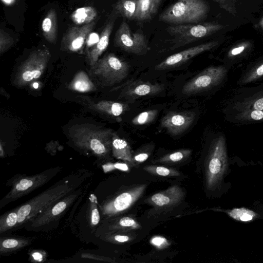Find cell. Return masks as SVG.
I'll use <instances>...</instances> for the list:
<instances>
[{
    "label": "cell",
    "instance_id": "d4e9b609",
    "mask_svg": "<svg viewBox=\"0 0 263 263\" xmlns=\"http://www.w3.org/2000/svg\"><path fill=\"white\" fill-rule=\"evenodd\" d=\"M68 88L79 92H88L96 90V86L84 71L78 72L70 82Z\"/></svg>",
    "mask_w": 263,
    "mask_h": 263
},
{
    "label": "cell",
    "instance_id": "5bb4252c",
    "mask_svg": "<svg viewBox=\"0 0 263 263\" xmlns=\"http://www.w3.org/2000/svg\"><path fill=\"white\" fill-rule=\"evenodd\" d=\"M96 26L95 21L81 26H72L64 35L61 44L63 51L79 52L84 47L89 34Z\"/></svg>",
    "mask_w": 263,
    "mask_h": 263
},
{
    "label": "cell",
    "instance_id": "f546056e",
    "mask_svg": "<svg viewBox=\"0 0 263 263\" xmlns=\"http://www.w3.org/2000/svg\"><path fill=\"white\" fill-rule=\"evenodd\" d=\"M191 154L190 149H180L161 157L157 161L167 164L178 163L187 158Z\"/></svg>",
    "mask_w": 263,
    "mask_h": 263
},
{
    "label": "cell",
    "instance_id": "4fadbf2b",
    "mask_svg": "<svg viewBox=\"0 0 263 263\" xmlns=\"http://www.w3.org/2000/svg\"><path fill=\"white\" fill-rule=\"evenodd\" d=\"M77 189L43 211L28 223L30 228H40L53 222L61 217L81 194Z\"/></svg>",
    "mask_w": 263,
    "mask_h": 263
},
{
    "label": "cell",
    "instance_id": "3957f363",
    "mask_svg": "<svg viewBox=\"0 0 263 263\" xmlns=\"http://www.w3.org/2000/svg\"><path fill=\"white\" fill-rule=\"evenodd\" d=\"M114 133L111 129L85 123L73 127L70 129V135L78 147L103 158L111 150Z\"/></svg>",
    "mask_w": 263,
    "mask_h": 263
},
{
    "label": "cell",
    "instance_id": "30bf717a",
    "mask_svg": "<svg viewBox=\"0 0 263 263\" xmlns=\"http://www.w3.org/2000/svg\"><path fill=\"white\" fill-rule=\"evenodd\" d=\"M90 72L106 84L111 85L125 79L129 72V65L126 62L109 53L99 59L90 67Z\"/></svg>",
    "mask_w": 263,
    "mask_h": 263
},
{
    "label": "cell",
    "instance_id": "52a82bcc",
    "mask_svg": "<svg viewBox=\"0 0 263 263\" xmlns=\"http://www.w3.org/2000/svg\"><path fill=\"white\" fill-rule=\"evenodd\" d=\"M227 163L226 138L219 133L211 141L205 164L206 184L208 189L215 186L221 179Z\"/></svg>",
    "mask_w": 263,
    "mask_h": 263
},
{
    "label": "cell",
    "instance_id": "7dc6e473",
    "mask_svg": "<svg viewBox=\"0 0 263 263\" xmlns=\"http://www.w3.org/2000/svg\"><path fill=\"white\" fill-rule=\"evenodd\" d=\"M260 24L261 26L262 27V28H263V17L261 20V21L260 22Z\"/></svg>",
    "mask_w": 263,
    "mask_h": 263
},
{
    "label": "cell",
    "instance_id": "5b68a950",
    "mask_svg": "<svg viewBox=\"0 0 263 263\" xmlns=\"http://www.w3.org/2000/svg\"><path fill=\"white\" fill-rule=\"evenodd\" d=\"M62 167L57 166L32 176L17 175L11 180L10 191L0 200V208L29 194L54 177Z\"/></svg>",
    "mask_w": 263,
    "mask_h": 263
},
{
    "label": "cell",
    "instance_id": "d590c367",
    "mask_svg": "<svg viewBox=\"0 0 263 263\" xmlns=\"http://www.w3.org/2000/svg\"><path fill=\"white\" fill-rule=\"evenodd\" d=\"M13 44L12 37L3 29L0 30V54L8 50Z\"/></svg>",
    "mask_w": 263,
    "mask_h": 263
},
{
    "label": "cell",
    "instance_id": "9a60e30c",
    "mask_svg": "<svg viewBox=\"0 0 263 263\" xmlns=\"http://www.w3.org/2000/svg\"><path fill=\"white\" fill-rule=\"evenodd\" d=\"M218 44L217 41H212L194 46L172 54L156 65L157 70H165L179 66L197 55L211 50Z\"/></svg>",
    "mask_w": 263,
    "mask_h": 263
},
{
    "label": "cell",
    "instance_id": "ee69618b",
    "mask_svg": "<svg viewBox=\"0 0 263 263\" xmlns=\"http://www.w3.org/2000/svg\"><path fill=\"white\" fill-rule=\"evenodd\" d=\"M31 256L33 260L37 262L42 261L44 257L43 254L39 251L33 252Z\"/></svg>",
    "mask_w": 263,
    "mask_h": 263
},
{
    "label": "cell",
    "instance_id": "ac0fdd59",
    "mask_svg": "<svg viewBox=\"0 0 263 263\" xmlns=\"http://www.w3.org/2000/svg\"><path fill=\"white\" fill-rule=\"evenodd\" d=\"M118 15L114 9L104 24L98 42L87 50V59L90 67L96 64L100 56L108 47L110 36Z\"/></svg>",
    "mask_w": 263,
    "mask_h": 263
},
{
    "label": "cell",
    "instance_id": "b9f144b4",
    "mask_svg": "<svg viewBox=\"0 0 263 263\" xmlns=\"http://www.w3.org/2000/svg\"><path fill=\"white\" fill-rule=\"evenodd\" d=\"M112 239L117 242L124 243L129 241L131 239V237L127 235L117 234L114 236Z\"/></svg>",
    "mask_w": 263,
    "mask_h": 263
},
{
    "label": "cell",
    "instance_id": "7402d4cb",
    "mask_svg": "<svg viewBox=\"0 0 263 263\" xmlns=\"http://www.w3.org/2000/svg\"><path fill=\"white\" fill-rule=\"evenodd\" d=\"M162 0H138V7L135 20L146 21L156 14Z\"/></svg>",
    "mask_w": 263,
    "mask_h": 263
},
{
    "label": "cell",
    "instance_id": "9c48e42d",
    "mask_svg": "<svg viewBox=\"0 0 263 263\" xmlns=\"http://www.w3.org/2000/svg\"><path fill=\"white\" fill-rule=\"evenodd\" d=\"M50 57L46 47L33 51L19 67L13 84L24 86L39 79L44 72Z\"/></svg>",
    "mask_w": 263,
    "mask_h": 263
},
{
    "label": "cell",
    "instance_id": "ffe728a7",
    "mask_svg": "<svg viewBox=\"0 0 263 263\" xmlns=\"http://www.w3.org/2000/svg\"><path fill=\"white\" fill-rule=\"evenodd\" d=\"M263 79V60L247 66L236 82L239 86H246Z\"/></svg>",
    "mask_w": 263,
    "mask_h": 263
},
{
    "label": "cell",
    "instance_id": "836d02e7",
    "mask_svg": "<svg viewBox=\"0 0 263 263\" xmlns=\"http://www.w3.org/2000/svg\"><path fill=\"white\" fill-rule=\"evenodd\" d=\"M90 201V220L92 226H96L100 221V216L97 206V199L94 194L89 197Z\"/></svg>",
    "mask_w": 263,
    "mask_h": 263
},
{
    "label": "cell",
    "instance_id": "d6986e66",
    "mask_svg": "<svg viewBox=\"0 0 263 263\" xmlns=\"http://www.w3.org/2000/svg\"><path fill=\"white\" fill-rule=\"evenodd\" d=\"M184 196L183 190L179 186L174 185L153 194L147 199V202L156 208L165 209L177 205L183 200Z\"/></svg>",
    "mask_w": 263,
    "mask_h": 263
},
{
    "label": "cell",
    "instance_id": "4dcf8cb0",
    "mask_svg": "<svg viewBox=\"0 0 263 263\" xmlns=\"http://www.w3.org/2000/svg\"><path fill=\"white\" fill-rule=\"evenodd\" d=\"M147 172L162 177H178L180 172L172 168L159 165H147L143 167Z\"/></svg>",
    "mask_w": 263,
    "mask_h": 263
},
{
    "label": "cell",
    "instance_id": "f35d334b",
    "mask_svg": "<svg viewBox=\"0 0 263 263\" xmlns=\"http://www.w3.org/2000/svg\"><path fill=\"white\" fill-rule=\"evenodd\" d=\"M150 243L156 248L160 249L165 248L170 245L169 241L164 237L155 236L151 238Z\"/></svg>",
    "mask_w": 263,
    "mask_h": 263
},
{
    "label": "cell",
    "instance_id": "7bdbcfd3",
    "mask_svg": "<svg viewBox=\"0 0 263 263\" xmlns=\"http://www.w3.org/2000/svg\"><path fill=\"white\" fill-rule=\"evenodd\" d=\"M148 154L146 153H140L133 157L134 162H143L148 158Z\"/></svg>",
    "mask_w": 263,
    "mask_h": 263
},
{
    "label": "cell",
    "instance_id": "ab89813d",
    "mask_svg": "<svg viewBox=\"0 0 263 263\" xmlns=\"http://www.w3.org/2000/svg\"><path fill=\"white\" fill-rule=\"evenodd\" d=\"M81 257L85 258L92 259L101 261H111L110 258L87 253H84L82 254Z\"/></svg>",
    "mask_w": 263,
    "mask_h": 263
},
{
    "label": "cell",
    "instance_id": "7c38bea8",
    "mask_svg": "<svg viewBox=\"0 0 263 263\" xmlns=\"http://www.w3.org/2000/svg\"><path fill=\"white\" fill-rule=\"evenodd\" d=\"M114 43L125 51L136 55L145 54L150 50L142 32L137 30L132 33L125 21H122L116 32Z\"/></svg>",
    "mask_w": 263,
    "mask_h": 263
},
{
    "label": "cell",
    "instance_id": "bcb514c9",
    "mask_svg": "<svg viewBox=\"0 0 263 263\" xmlns=\"http://www.w3.org/2000/svg\"><path fill=\"white\" fill-rule=\"evenodd\" d=\"M3 3L6 5H11L14 3L15 0H2Z\"/></svg>",
    "mask_w": 263,
    "mask_h": 263
},
{
    "label": "cell",
    "instance_id": "e0dca14e",
    "mask_svg": "<svg viewBox=\"0 0 263 263\" xmlns=\"http://www.w3.org/2000/svg\"><path fill=\"white\" fill-rule=\"evenodd\" d=\"M195 114L192 111H171L166 114L161 121V126L173 136L181 134L193 123Z\"/></svg>",
    "mask_w": 263,
    "mask_h": 263
},
{
    "label": "cell",
    "instance_id": "44dd1931",
    "mask_svg": "<svg viewBox=\"0 0 263 263\" xmlns=\"http://www.w3.org/2000/svg\"><path fill=\"white\" fill-rule=\"evenodd\" d=\"M111 151L113 156L117 159L131 164L134 163L130 146L126 140L120 138L115 133L112 135Z\"/></svg>",
    "mask_w": 263,
    "mask_h": 263
},
{
    "label": "cell",
    "instance_id": "74e56055",
    "mask_svg": "<svg viewBox=\"0 0 263 263\" xmlns=\"http://www.w3.org/2000/svg\"><path fill=\"white\" fill-rule=\"evenodd\" d=\"M104 172L107 173L112 170H119L124 172H128L129 167L128 165L125 163H108L102 166Z\"/></svg>",
    "mask_w": 263,
    "mask_h": 263
},
{
    "label": "cell",
    "instance_id": "60d3db41",
    "mask_svg": "<svg viewBox=\"0 0 263 263\" xmlns=\"http://www.w3.org/2000/svg\"><path fill=\"white\" fill-rule=\"evenodd\" d=\"M99 37L100 36H99V35L95 33L91 34L90 33L88 36L86 41L87 47H92L95 44H96L98 42Z\"/></svg>",
    "mask_w": 263,
    "mask_h": 263
},
{
    "label": "cell",
    "instance_id": "4316f807",
    "mask_svg": "<svg viewBox=\"0 0 263 263\" xmlns=\"http://www.w3.org/2000/svg\"><path fill=\"white\" fill-rule=\"evenodd\" d=\"M97 12L92 7L79 8L70 15L72 21L77 25L83 26L95 21L97 17Z\"/></svg>",
    "mask_w": 263,
    "mask_h": 263
},
{
    "label": "cell",
    "instance_id": "ba28073f",
    "mask_svg": "<svg viewBox=\"0 0 263 263\" xmlns=\"http://www.w3.org/2000/svg\"><path fill=\"white\" fill-rule=\"evenodd\" d=\"M232 67L224 64L207 67L185 84L182 87V93L195 94L221 85L226 81Z\"/></svg>",
    "mask_w": 263,
    "mask_h": 263
},
{
    "label": "cell",
    "instance_id": "603a6c76",
    "mask_svg": "<svg viewBox=\"0 0 263 263\" xmlns=\"http://www.w3.org/2000/svg\"><path fill=\"white\" fill-rule=\"evenodd\" d=\"M42 30L44 37L49 42L55 43L58 35L57 14L54 9L47 13L42 23Z\"/></svg>",
    "mask_w": 263,
    "mask_h": 263
},
{
    "label": "cell",
    "instance_id": "cb8c5ba5",
    "mask_svg": "<svg viewBox=\"0 0 263 263\" xmlns=\"http://www.w3.org/2000/svg\"><path fill=\"white\" fill-rule=\"evenodd\" d=\"M95 110L110 116L118 117L128 109L127 104L112 101H101L92 105Z\"/></svg>",
    "mask_w": 263,
    "mask_h": 263
},
{
    "label": "cell",
    "instance_id": "2e32d148",
    "mask_svg": "<svg viewBox=\"0 0 263 263\" xmlns=\"http://www.w3.org/2000/svg\"><path fill=\"white\" fill-rule=\"evenodd\" d=\"M118 88L121 89L120 97L135 100L142 97L156 95L164 89V85L135 80L128 81Z\"/></svg>",
    "mask_w": 263,
    "mask_h": 263
},
{
    "label": "cell",
    "instance_id": "f1b7e54d",
    "mask_svg": "<svg viewBox=\"0 0 263 263\" xmlns=\"http://www.w3.org/2000/svg\"><path fill=\"white\" fill-rule=\"evenodd\" d=\"M18 214L15 208L1 215L0 217V234L17 227Z\"/></svg>",
    "mask_w": 263,
    "mask_h": 263
},
{
    "label": "cell",
    "instance_id": "e575fe53",
    "mask_svg": "<svg viewBox=\"0 0 263 263\" xmlns=\"http://www.w3.org/2000/svg\"><path fill=\"white\" fill-rule=\"evenodd\" d=\"M115 227L120 229L134 230L140 228V225L134 219L126 216L121 218Z\"/></svg>",
    "mask_w": 263,
    "mask_h": 263
},
{
    "label": "cell",
    "instance_id": "277c9868",
    "mask_svg": "<svg viewBox=\"0 0 263 263\" xmlns=\"http://www.w3.org/2000/svg\"><path fill=\"white\" fill-rule=\"evenodd\" d=\"M210 10L204 0H177L159 17V21L176 25L197 23L204 20Z\"/></svg>",
    "mask_w": 263,
    "mask_h": 263
},
{
    "label": "cell",
    "instance_id": "8d00e7d4",
    "mask_svg": "<svg viewBox=\"0 0 263 263\" xmlns=\"http://www.w3.org/2000/svg\"><path fill=\"white\" fill-rule=\"evenodd\" d=\"M248 46L247 44H243L230 50L227 54V59L228 61L227 62L226 65H229L233 66V64H234V60H236L238 56L242 54Z\"/></svg>",
    "mask_w": 263,
    "mask_h": 263
},
{
    "label": "cell",
    "instance_id": "8fae6325",
    "mask_svg": "<svg viewBox=\"0 0 263 263\" xmlns=\"http://www.w3.org/2000/svg\"><path fill=\"white\" fill-rule=\"evenodd\" d=\"M146 184L126 189L99 205L102 215L107 217L119 214L129 208L143 194Z\"/></svg>",
    "mask_w": 263,
    "mask_h": 263
},
{
    "label": "cell",
    "instance_id": "83f0119b",
    "mask_svg": "<svg viewBox=\"0 0 263 263\" xmlns=\"http://www.w3.org/2000/svg\"><path fill=\"white\" fill-rule=\"evenodd\" d=\"M138 7V0H118L114 9L119 15L128 20H135Z\"/></svg>",
    "mask_w": 263,
    "mask_h": 263
},
{
    "label": "cell",
    "instance_id": "7a4b0ae2",
    "mask_svg": "<svg viewBox=\"0 0 263 263\" xmlns=\"http://www.w3.org/2000/svg\"><path fill=\"white\" fill-rule=\"evenodd\" d=\"M82 179L78 178V177L65 178L48 190L17 207V227L28 223L48 207L76 190L82 183Z\"/></svg>",
    "mask_w": 263,
    "mask_h": 263
},
{
    "label": "cell",
    "instance_id": "8992f818",
    "mask_svg": "<svg viewBox=\"0 0 263 263\" xmlns=\"http://www.w3.org/2000/svg\"><path fill=\"white\" fill-rule=\"evenodd\" d=\"M223 27L220 24L213 23L168 26L166 30L172 38L167 41L170 45L168 49L173 50L197 41L208 36Z\"/></svg>",
    "mask_w": 263,
    "mask_h": 263
},
{
    "label": "cell",
    "instance_id": "f6af8a7d",
    "mask_svg": "<svg viewBox=\"0 0 263 263\" xmlns=\"http://www.w3.org/2000/svg\"><path fill=\"white\" fill-rule=\"evenodd\" d=\"M219 4V5L223 9H225L229 12H232V8L228 5V0H213Z\"/></svg>",
    "mask_w": 263,
    "mask_h": 263
},
{
    "label": "cell",
    "instance_id": "6da1fadb",
    "mask_svg": "<svg viewBox=\"0 0 263 263\" xmlns=\"http://www.w3.org/2000/svg\"><path fill=\"white\" fill-rule=\"evenodd\" d=\"M223 113L226 121L239 125L263 123V83L235 89L226 101Z\"/></svg>",
    "mask_w": 263,
    "mask_h": 263
},
{
    "label": "cell",
    "instance_id": "d6a6232c",
    "mask_svg": "<svg viewBox=\"0 0 263 263\" xmlns=\"http://www.w3.org/2000/svg\"><path fill=\"white\" fill-rule=\"evenodd\" d=\"M158 112L157 109H151L143 111L135 117L132 120V123L135 125H142L148 124L155 120Z\"/></svg>",
    "mask_w": 263,
    "mask_h": 263
},
{
    "label": "cell",
    "instance_id": "484cf974",
    "mask_svg": "<svg viewBox=\"0 0 263 263\" xmlns=\"http://www.w3.org/2000/svg\"><path fill=\"white\" fill-rule=\"evenodd\" d=\"M31 240L24 237L1 238L0 254L3 255L16 251L30 244Z\"/></svg>",
    "mask_w": 263,
    "mask_h": 263
},
{
    "label": "cell",
    "instance_id": "1f68e13d",
    "mask_svg": "<svg viewBox=\"0 0 263 263\" xmlns=\"http://www.w3.org/2000/svg\"><path fill=\"white\" fill-rule=\"evenodd\" d=\"M228 214L233 219L241 221H251L256 216L253 211L243 208L234 209Z\"/></svg>",
    "mask_w": 263,
    "mask_h": 263
}]
</instances>
